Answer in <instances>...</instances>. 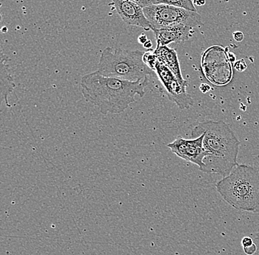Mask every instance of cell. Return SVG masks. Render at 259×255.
I'll return each instance as SVG.
<instances>
[{"label":"cell","instance_id":"9a60e30c","mask_svg":"<svg viewBox=\"0 0 259 255\" xmlns=\"http://www.w3.org/2000/svg\"><path fill=\"white\" fill-rule=\"evenodd\" d=\"M242 244L243 248H248L254 244V241L252 238H249V237H245L242 240Z\"/></svg>","mask_w":259,"mask_h":255},{"label":"cell","instance_id":"44dd1931","mask_svg":"<svg viewBox=\"0 0 259 255\" xmlns=\"http://www.w3.org/2000/svg\"><path fill=\"white\" fill-rule=\"evenodd\" d=\"M152 45H153V44H152L151 41L148 40L145 45H143V47L145 48H147V50H150L152 48Z\"/></svg>","mask_w":259,"mask_h":255},{"label":"cell","instance_id":"ffe728a7","mask_svg":"<svg viewBox=\"0 0 259 255\" xmlns=\"http://www.w3.org/2000/svg\"><path fill=\"white\" fill-rule=\"evenodd\" d=\"M253 241L257 246L256 253H258V255H259V224L258 226V231L256 232V237H255V238L253 240ZM256 253H255V254H256Z\"/></svg>","mask_w":259,"mask_h":255},{"label":"cell","instance_id":"3957f363","mask_svg":"<svg viewBox=\"0 0 259 255\" xmlns=\"http://www.w3.org/2000/svg\"><path fill=\"white\" fill-rule=\"evenodd\" d=\"M221 197L237 210L259 212V171L238 165L216 185Z\"/></svg>","mask_w":259,"mask_h":255},{"label":"cell","instance_id":"7a4b0ae2","mask_svg":"<svg viewBox=\"0 0 259 255\" xmlns=\"http://www.w3.org/2000/svg\"><path fill=\"white\" fill-rule=\"evenodd\" d=\"M204 134V173L226 176L238 165L240 142L231 127L223 121L202 122L192 131V137Z\"/></svg>","mask_w":259,"mask_h":255},{"label":"cell","instance_id":"30bf717a","mask_svg":"<svg viewBox=\"0 0 259 255\" xmlns=\"http://www.w3.org/2000/svg\"><path fill=\"white\" fill-rule=\"evenodd\" d=\"M157 46H167L171 43H181L189 40L193 34V27L176 24L161 29H153Z\"/></svg>","mask_w":259,"mask_h":255},{"label":"cell","instance_id":"5b68a950","mask_svg":"<svg viewBox=\"0 0 259 255\" xmlns=\"http://www.w3.org/2000/svg\"><path fill=\"white\" fill-rule=\"evenodd\" d=\"M143 10L151 24L152 30L176 24H184L193 28L203 25L202 16L197 11L163 4H153L144 8Z\"/></svg>","mask_w":259,"mask_h":255},{"label":"cell","instance_id":"5bb4252c","mask_svg":"<svg viewBox=\"0 0 259 255\" xmlns=\"http://www.w3.org/2000/svg\"><path fill=\"white\" fill-rule=\"evenodd\" d=\"M143 61L147 66H149L150 69H152L153 70H154V69H155V65H156L158 60V58H157V56H155V53H154L153 50L150 49V50H148L147 52H145V54H144L143 56Z\"/></svg>","mask_w":259,"mask_h":255},{"label":"cell","instance_id":"8992f818","mask_svg":"<svg viewBox=\"0 0 259 255\" xmlns=\"http://www.w3.org/2000/svg\"><path fill=\"white\" fill-rule=\"evenodd\" d=\"M213 56L207 50L202 57L201 65L204 76L217 86H224L231 81L233 77L232 66L230 64L226 52L220 47L210 48Z\"/></svg>","mask_w":259,"mask_h":255},{"label":"cell","instance_id":"4fadbf2b","mask_svg":"<svg viewBox=\"0 0 259 255\" xmlns=\"http://www.w3.org/2000/svg\"><path fill=\"white\" fill-rule=\"evenodd\" d=\"M153 5H167L175 7L183 8L188 11H197L192 0H150Z\"/></svg>","mask_w":259,"mask_h":255},{"label":"cell","instance_id":"2e32d148","mask_svg":"<svg viewBox=\"0 0 259 255\" xmlns=\"http://www.w3.org/2000/svg\"><path fill=\"white\" fill-rule=\"evenodd\" d=\"M130 1H132L134 2V3H137V4L139 5L141 7L143 8L153 5L152 4L150 0H130Z\"/></svg>","mask_w":259,"mask_h":255},{"label":"cell","instance_id":"8fae6325","mask_svg":"<svg viewBox=\"0 0 259 255\" xmlns=\"http://www.w3.org/2000/svg\"><path fill=\"white\" fill-rule=\"evenodd\" d=\"M154 53L158 58V61L167 66L182 85L188 87L189 83L183 78L177 52L176 50L169 48L168 46H157L156 49L154 50Z\"/></svg>","mask_w":259,"mask_h":255},{"label":"cell","instance_id":"6da1fadb","mask_svg":"<svg viewBox=\"0 0 259 255\" xmlns=\"http://www.w3.org/2000/svg\"><path fill=\"white\" fill-rule=\"evenodd\" d=\"M149 78L137 82L105 77L100 72L85 75L81 79L82 95L89 103L96 105L103 115L121 114L135 103L136 95L143 97Z\"/></svg>","mask_w":259,"mask_h":255},{"label":"cell","instance_id":"e0dca14e","mask_svg":"<svg viewBox=\"0 0 259 255\" xmlns=\"http://www.w3.org/2000/svg\"><path fill=\"white\" fill-rule=\"evenodd\" d=\"M236 69H237L239 72H243V71L245 70L246 68H247V65H246L245 61L244 60H241V61H238L236 63Z\"/></svg>","mask_w":259,"mask_h":255},{"label":"cell","instance_id":"52a82bcc","mask_svg":"<svg viewBox=\"0 0 259 255\" xmlns=\"http://www.w3.org/2000/svg\"><path fill=\"white\" fill-rule=\"evenodd\" d=\"M154 71L161 81L168 98L176 103L180 110H189L194 105V102L192 96L186 92L187 87L180 83L167 66L158 61Z\"/></svg>","mask_w":259,"mask_h":255},{"label":"cell","instance_id":"ac0fdd59","mask_svg":"<svg viewBox=\"0 0 259 255\" xmlns=\"http://www.w3.org/2000/svg\"><path fill=\"white\" fill-rule=\"evenodd\" d=\"M234 38L236 42H242V41L244 40V34H243L242 32H235Z\"/></svg>","mask_w":259,"mask_h":255},{"label":"cell","instance_id":"d6986e66","mask_svg":"<svg viewBox=\"0 0 259 255\" xmlns=\"http://www.w3.org/2000/svg\"><path fill=\"white\" fill-rule=\"evenodd\" d=\"M147 41H148V39H147V35H146L145 34H142V35H139V39H138V42H139L141 45H145Z\"/></svg>","mask_w":259,"mask_h":255},{"label":"cell","instance_id":"7c38bea8","mask_svg":"<svg viewBox=\"0 0 259 255\" xmlns=\"http://www.w3.org/2000/svg\"><path fill=\"white\" fill-rule=\"evenodd\" d=\"M0 87H1V103L6 102V105L11 107L8 102V96L14 92L16 87L15 83L11 75V69L7 64L8 58L1 53L0 58Z\"/></svg>","mask_w":259,"mask_h":255},{"label":"cell","instance_id":"277c9868","mask_svg":"<svg viewBox=\"0 0 259 255\" xmlns=\"http://www.w3.org/2000/svg\"><path fill=\"white\" fill-rule=\"evenodd\" d=\"M144 52L106 48L102 52L97 72L105 77L137 82L149 76H155V71L144 63Z\"/></svg>","mask_w":259,"mask_h":255},{"label":"cell","instance_id":"ba28073f","mask_svg":"<svg viewBox=\"0 0 259 255\" xmlns=\"http://www.w3.org/2000/svg\"><path fill=\"white\" fill-rule=\"evenodd\" d=\"M204 134L194 139H186L179 136L171 143L167 144L171 152L186 162L197 165L201 170L204 168L203 160L206 152L203 148Z\"/></svg>","mask_w":259,"mask_h":255},{"label":"cell","instance_id":"9c48e42d","mask_svg":"<svg viewBox=\"0 0 259 255\" xmlns=\"http://www.w3.org/2000/svg\"><path fill=\"white\" fill-rule=\"evenodd\" d=\"M116 9L123 22L131 26L142 27L146 31L152 30V26L144 13L143 8L130 0H112Z\"/></svg>","mask_w":259,"mask_h":255}]
</instances>
